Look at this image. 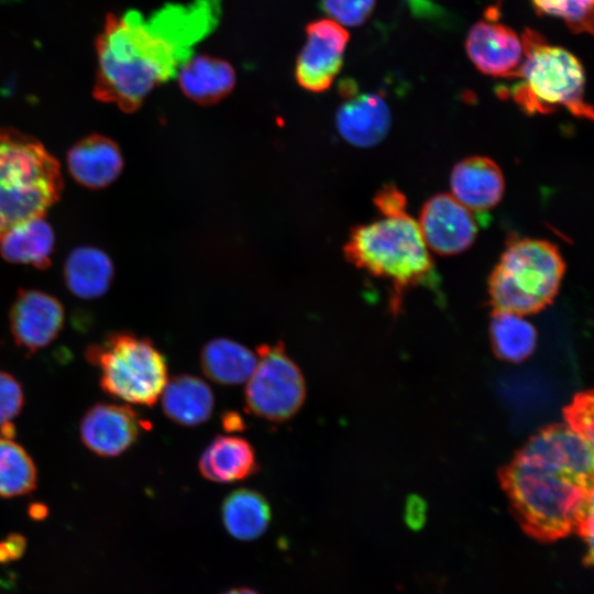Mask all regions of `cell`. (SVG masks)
<instances>
[{
  "label": "cell",
  "instance_id": "cell-1",
  "mask_svg": "<svg viewBox=\"0 0 594 594\" xmlns=\"http://www.w3.org/2000/svg\"><path fill=\"white\" fill-rule=\"evenodd\" d=\"M222 15L221 0L168 3L144 18L109 13L96 40L94 97L134 112L156 86L174 78Z\"/></svg>",
  "mask_w": 594,
  "mask_h": 594
},
{
  "label": "cell",
  "instance_id": "cell-2",
  "mask_svg": "<svg viewBox=\"0 0 594 594\" xmlns=\"http://www.w3.org/2000/svg\"><path fill=\"white\" fill-rule=\"evenodd\" d=\"M502 479L516 518L540 541L565 537L593 517V442L569 425L534 436Z\"/></svg>",
  "mask_w": 594,
  "mask_h": 594
},
{
  "label": "cell",
  "instance_id": "cell-3",
  "mask_svg": "<svg viewBox=\"0 0 594 594\" xmlns=\"http://www.w3.org/2000/svg\"><path fill=\"white\" fill-rule=\"evenodd\" d=\"M62 191L59 163L45 146L14 129L0 128V234L44 217Z\"/></svg>",
  "mask_w": 594,
  "mask_h": 594
},
{
  "label": "cell",
  "instance_id": "cell-4",
  "mask_svg": "<svg viewBox=\"0 0 594 594\" xmlns=\"http://www.w3.org/2000/svg\"><path fill=\"white\" fill-rule=\"evenodd\" d=\"M522 59L509 79H518L501 96H509L527 113L547 114L564 107L579 118L592 119L585 102V74L581 62L563 47L550 45L536 31L526 29Z\"/></svg>",
  "mask_w": 594,
  "mask_h": 594
},
{
  "label": "cell",
  "instance_id": "cell-5",
  "mask_svg": "<svg viewBox=\"0 0 594 594\" xmlns=\"http://www.w3.org/2000/svg\"><path fill=\"white\" fill-rule=\"evenodd\" d=\"M343 250L350 263L388 279L398 293L428 282L433 274L429 249L407 212L358 226Z\"/></svg>",
  "mask_w": 594,
  "mask_h": 594
},
{
  "label": "cell",
  "instance_id": "cell-6",
  "mask_svg": "<svg viewBox=\"0 0 594 594\" xmlns=\"http://www.w3.org/2000/svg\"><path fill=\"white\" fill-rule=\"evenodd\" d=\"M564 272L556 244L514 238L488 277L491 301L496 310L522 316L540 311L557 296Z\"/></svg>",
  "mask_w": 594,
  "mask_h": 594
},
{
  "label": "cell",
  "instance_id": "cell-7",
  "mask_svg": "<svg viewBox=\"0 0 594 594\" xmlns=\"http://www.w3.org/2000/svg\"><path fill=\"white\" fill-rule=\"evenodd\" d=\"M86 356L100 369L101 388L129 404L153 406L168 381L164 354L147 338L129 332L110 334Z\"/></svg>",
  "mask_w": 594,
  "mask_h": 594
},
{
  "label": "cell",
  "instance_id": "cell-8",
  "mask_svg": "<svg viewBox=\"0 0 594 594\" xmlns=\"http://www.w3.org/2000/svg\"><path fill=\"white\" fill-rule=\"evenodd\" d=\"M256 352L257 363L245 387V406L256 417L284 422L305 403L304 375L283 342L260 345Z\"/></svg>",
  "mask_w": 594,
  "mask_h": 594
},
{
  "label": "cell",
  "instance_id": "cell-9",
  "mask_svg": "<svg viewBox=\"0 0 594 594\" xmlns=\"http://www.w3.org/2000/svg\"><path fill=\"white\" fill-rule=\"evenodd\" d=\"M306 33L307 40L296 63V79L302 88L322 92L342 67L349 33L331 19L310 23Z\"/></svg>",
  "mask_w": 594,
  "mask_h": 594
},
{
  "label": "cell",
  "instance_id": "cell-10",
  "mask_svg": "<svg viewBox=\"0 0 594 594\" xmlns=\"http://www.w3.org/2000/svg\"><path fill=\"white\" fill-rule=\"evenodd\" d=\"M417 223L427 248L443 256L464 252L477 234L471 210L449 194L429 198Z\"/></svg>",
  "mask_w": 594,
  "mask_h": 594
},
{
  "label": "cell",
  "instance_id": "cell-11",
  "mask_svg": "<svg viewBox=\"0 0 594 594\" xmlns=\"http://www.w3.org/2000/svg\"><path fill=\"white\" fill-rule=\"evenodd\" d=\"M64 320L62 302L37 289H20L9 314L12 338L29 353L51 344L58 337Z\"/></svg>",
  "mask_w": 594,
  "mask_h": 594
},
{
  "label": "cell",
  "instance_id": "cell-12",
  "mask_svg": "<svg viewBox=\"0 0 594 594\" xmlns=\"http://www.w3.org/2000/svg\"><path fill=\"white\" fill-rule=\"evenodd\" d=\"M146 426L130 406L100 403L85 413L79 433L90 451L111 458L127 451Z\"/></svg>",
  "mask_w": 594,
  "mask_h": 594
},
{
  "label": "cell",
  "instance_id": "cell-13",
  "mask_svg": "<svg viewBox=\"0 0 594 594\" xmlns=\"http://www.w3.org/2000/svg\"><path fill=\"white\" fill-rule=\"evenodd\" d=\"M345 101L336 116L340 135L358 147H372L387 135L392 114L385 99L375 92L359 94L352 80L340 84Z\"/></svg>",
  "mask_w": 594,
  "mask_h": 594
},
{
  "label": "cell",
  "instance_id": "cell-14",
  "mask_svg": "<svg viewBox=\"0 0 594 594\" xmlns=\"http://www.w3.org/2000/svg\"><path fill=\"white\" fill-rule=\"evenodd\" d=\"M465 51L475 67L490 76L509 79L522 59V43L508 26L479 21L470 29Z\"/></svg>",
  "mask_w": 594,
  "mask_h": 594
},
{
  "label": "cell",
  "instance_id": "cell-15",
  "mask_svg": "<svg viewBox=\"0 0 594 594\" xmlns=\"http://www.w3.org/2000/svg\"><path fill=\"white\" fill-rule=\"evenodd\" d=\"M119 145L108 136L92 133L77 141L67 152V168L79 185L90 189L110 186L123 169Z\"/></svg>",
  "mask_w": 594,
  "mask_h": 594
},
{
  "label": "cell",
  "instance_id": "cell-16",
  "mask_svg": "<svg viewBox=\"0 0 594 594\" xmlns=\"http://www.w3.org/2000/svg\"><path fill=\"white\" fill-rule=\"evenodd\" d=\"M452 196L469 210L488 211L502 199L505 180L499 166L490 157L471 156L457 163L451 172Z\"/></svg>",
  "mask_w": 594,
  "mask_h": 594
},
{
  "label": "cell",
  "instance_id": "cell-17",
  "mask_svg": "<svg viewBox=\"0 0 594 594\" xmlns=\"http://www.w3.org/2000/svg\"><path fill=\"white\" fill-rule=\"evenodd\" d=\"M198 466L204 477L217 483L242 481L258 470L252 444L235 436L216 437L201 453Z\"/></svg>",
  "mask_w": 594,
  "mask_h": 594
},
{
  "label": "cell",
  "instance_id": "cell-18",
  "mask_svg": "<svg viewBox=\"0 0 594 594\" xmlns=\"http://www.w3.org/2000/svg\"><path fill=\"white\" fill-rule=\"evenodd\" d=\"M54 245V230L43 217L20 222L0 234V255L3 260L38 270L51 265Z\"/></svg>",
  "mask_w": 594,
  "mask_h": 594
},
{
  "label": "cell",
  "instance_id": "cell-19",
  "mask_svg": "<svg viewBox=\"0 0 594 594\" xmlns=\"http://www.w3.org/2000/svg\"><path fill=\"white\" fill-rule=\"evenodd\" d=\"M178 73L182 91L201 106L219 102L232 91L235 84L233 67L209 55H193Z\"/></svg>",
  "mask_w": 594,
  "mask_h": 594
},
{
  "label": "cell",
  "instance_id": "cell-20",
  "mask_svg": "<svg viewBox=\"0 0 594 594\" xmlns=\"http://www.w3.org/2000/svg\"><path fill=\"white\" fill-rule=\"evenodd\" d=\"M215 398L208 384L194 375L183 374L167 381L162 393L164 414L174 422L193 427L212 415Z\"/></svg>",
  "mask_w": 594,
  "mask_h": 594
},
{
  "label": "cell",
  "instance_id": "cell-21",
  "mask_svg": "<svg viewBox=\"0 0 594 594\" xmlns=\"http://www.w3.org/2000/svg\"><path fill=\"white\" fill-rule=\"evenodd\" d=\"M114 267L109 255L95 246H78L64 264V280L68 290L80 299H97L110 288Z\"/></svg>",
  "mask_w": 594,
  "mask_h": 594
},
{
  "label": "cell",
  "instance_id": "cell-22",
  "mask_svg": "<svg viewBox=\"0 0 594 594\" xmlns=\"http://www.w3.org/2000/svg\"><path fill=\"white\" fill-rule=\"evenodd\" d=\"M257 363V355L243 344L227 338L207 342L200 352L204 374L217 384L232 386L246 382Z\"/></svg>",
  "mask_w": 594,
  "mask_h": 594
},
{
  "label": "cell",
  "instance_id": "cell-23",
  "mask_svg": "<svg viewBox=\"0 0 594 594\" xmlns=\"http://www.w3.org/2000/svg\"><path fill=\"white\" fill-rule=\"evenodd\" d=\"M221 518L224 528L233 538L251 541L266 531L272 510L267 499L260 492L238 488L224 497Z\"/></svg>",
  "mask_w": 594,
  "mask_h": 594
},
{
  "label": "cell",
  "instance_id": "cell-24",
  "mask_svg": "<svg viewBox=\"0 0 594 594\" xmlns=\"http://www.w3.org/2000/svg\"><path fill=\"white\" fill-rule=\"evenodd\" d=\"M491 338L496 353L504 360L519 362L535 350V327L515 312L495 310L491 320Z\"/></svg>",
  "mask_w": 594,
  "mask_h": 594
},
{
  "label": "cell",
  "instance_id": "cell-25",
  "mask_svg": "<svg viewBox=\"0 0 594 594\" xmlns=\"http://www.w3.org/2000/svg\"><path fill=\"white\" fill-rule=\"evenodd\" d=\"M36 468L13 438L0 435V496L26 495L36 487Z\"/></svg>",
  "mask_w": 594,
  "mask_h": 594
},
{
  "label": "cell",
  "instance_id": "cell-26",
  "mask_svg": "<svg viewBox=\"0 0 594 594\" xmlns=\"http://www.w3.org/2000/svg\"><path fill=\"white\" fill-rule=\"evenodd\" d=\"M594 0H532L540 15L561 19L573 33H593Z\"/></svg>",
  "mask_w": 594,
  "mask_h": 594
},
{
  "label": "cell",
  "instance_id": "cell-27",
  "mask_svg": "<svg viewBox=\"0 0 594 594\" xmlns=\"http://www.w3.org/2000/svg\"><path fill=\"white\" fill-rule=\"evenodd\" d=\"M375 0H321L331 20L345 26L363 24L374 10Z\"/></svg>",
  "mask_w": 594,
  "mask_h": 594
},
{
  "label": "cell",
  "instance_id": "cell-28",
  "mask_svg": "<svg viewBox=\"0 0 594 594\" xmlns=\"http://www.w3.org/2000/svg\"><path fill=\"white\" fill-rule=\"evenodd\" d=\"M24 405L21 384L9 373L0 371V426L11 422Z\"/></svg>",
  "mask_w": 594,
  "mask_h": 594
},
{
  "label": "cell",
  "instance_id": "cell-29",
  "mask_svg": "<svg viewBox=\"0 0 594 594\" xmlns=\"http://www.w3.org/2000/svg\"><path fill=\"white\" fill-rule=\"evenodd\" d=\"M566 425L593 442V397L591 394L575 397L566 411Z\"/></svg>",
  "mask_w": 594,
  "mask_h": 594
},
{
  "label": "cell",
  "instance_id": "cell-30",
  "mask_svg": "<svg viewBox=\"0 0 594 594\" xmlns=\"http://www.w3.org/2000/svg\"><path fill=\"white\" fill-rule=\"evenodd\" d=\"M374 204L383 216H396L406 212V198L393 185L382 187L374 197Z\"/></svg>",
  "mask_w": 594,
  "mask_h": 594
},
{
  "label": "cell",
  "instance_id": "cell-31",
  "mask_svg": "<svg viewBox=\"0 0 594 594\" xmlns=\"http://www.w3.org/2000/svg\"><path fill=\"white\" fill-rule=\"evenodd\" d=\"M427 519V504L417 496L411 495L405 506V521L413 530H418L424 527Z\"/></svg>",
  "mask_w": 594,
  "mask_h": 594
},
{
  "label": "cell",
  "instance_id": "cell-32",
  "mask_svg": "<svg viewBox=\"0 0 594 594\" xmlns=\"http://www.w3.org/2000/svg\"><path fill=\"white\" fill-rule=\"evenodd\" d=\"M26 540L22 535L11 534L0 540V563H9L22 557Z\"/></svg>",
  "mask_w": 594,
  "mask_h": 594
},
{
  "label": "cell",
  "instance_id": "cell-33",
  "mask_svg": "<svg viewBox=\"0 0 594 594\" xmlns=\"http://www.w3.org/2000/svg\"><path fill=\"white\" fill-rule=\"evenodd\" d=\"M222 425L227 431H239L244 428L243 420L237 413H227L223 415Z\"/></svg>",
  "mask_w": 594,
  "mask_h": 594
},
{
  "label": "cell",
  "instance_id": "cell-34",
  "mask_svg": "<svg viewBox=\"0 0 594 594\" xmlns=\"http://www.w3.org/2000/svg\"><path fill=\"white\" fill-rule=\"evenodd\" d=\"M29 514L33 519H43L47 515V508L41 504H34L30 507Z\"/></svg>",
  "mask_w": 594,
  "mask_h": 594
},
{
  "label": "cell",
  "instance_id": "cell-35",
  "mask_svg": "<svg viewBox=\"0 0 594 594\" xmlns=\"http://www.w3.org/2000/svg\"><path fill=\"white\" fill-rule=\"evenodd\" d=\"M222 594H258V593L249 587H237V588H231Z\"/></svg>",
  "mask_w": 594,
  "mask_h": 594
}]
</instances>
